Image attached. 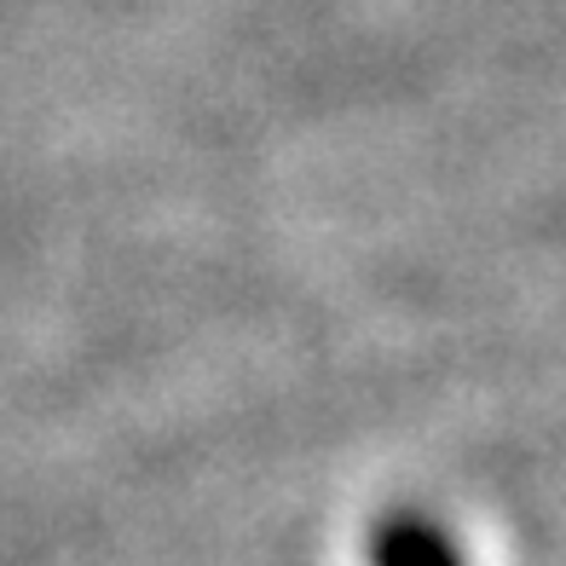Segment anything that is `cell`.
<instances>
[{
	"label": "cell",
	"instance_id": "6da1fadb",
	"mask_svg": "<svg viewBox=\"0 0 566 566\" xmlns=\"http://www.w3.org/2000/svg\"><path fill=\"white\" fill-rule=\"evenodd\" d=\"M381 566H457L428 526H394L381 537Z\"/></svg>",
	"mask_w": 566,
	"mask_h": 566
}]
</instances>
